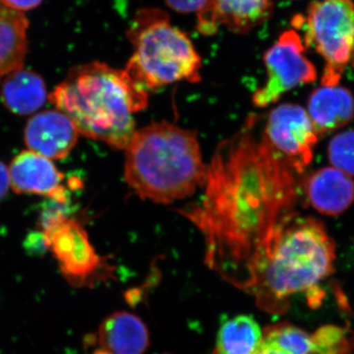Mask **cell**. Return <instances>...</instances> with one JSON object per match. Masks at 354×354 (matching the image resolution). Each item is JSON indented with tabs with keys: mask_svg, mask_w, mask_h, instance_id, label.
<instances>
[{
	"mask_svg": "<svg viewBox=\"0 0 354 354\" xmlns=\"http://www.w3.org/2000/svg\"><path fill=\"white\" fill-rule=\"evenodd\" d=\"M50 101L73 121L79 134L125 150L136 131L134 115L148 106L149 93L125 70L95 62L70 70Z\"/></svg>",
	"mask_w": 354,
	"mask_h": 354,
	"instance_id": "obj_3",
	"label": "cell"
},
{
	"mask_svg": "<svg viewBox=\"0 0 354 354\" xmlns=\"http://www.w3.org/2000/svg\"><path fill=\"white\" fill-rule=\"evenodd\" d=\"M308 115L318 136L348 124L354 118V97L341 86H323L311 93Z\"/></svg>",
	"mask_w": 354,
	"mask_h": 354,
	"instance_id": "obj_15",
	"label": "cell"
},
{
	"mask_svg": "<svg viewBox=\"0 0 354 354\" xmlns=\"http://www.w3.org/2000/svg\"><path fill=\"white\" fill-rule=\"evenodd\" d=\"M43 239L71 283H87L102 266L87 232L76 221L59 214L51 216L44 225Z\"/></svg>",
	"mask_w": 354,
	"mask_h": 354,
	"instance_id": "obj_8",
	"label": "cell"
},
{
	"mask_svg": "<svg viewBox=\"0 0 354 354\" xmlns=\"http://www.w3.org/2000/svg\"><path fill=\"white\" fill-rule=\"evenodd\" d=\"M293 26L304 29L305 43L323 57V86H337L354 57L353 0H314L306 17L295 16Z\"/></svg>",
	"mask_w": 354,
	"mask_h": 354,
	"instance_id": "obj_6",
	"label": "cell"
},
{
	"mask_svg": "<svg viewBox=\"0 0 354 354\" xmlns=\"http://www.w3.org/2000/svg\"><path fill=\"white\" fill-rule=\"evenodd\" d=\"M211 0H165L167 6L179 13H199Z\"/></svg>",
	"mask_w": 354,
	"mask_h": 354,
	"instance_id": "obj_20",
	"label": "cell"
},
{
	"mask_svg": "<svg viewBox=\"0 0 354 354\" xmlns=\"http://www.w3.org/2000/svg\"><path fill=\"white\" fill-rule=\"evenodd\" d=\"M328 158L335 169L354 176V129L339 133L330 139Z\"/></svg>",
	"mask_w": 354,
	"mask_h": 354,
	"instance_id": "obj_19",
	"label": "cell"
},
{
	"mask_svg": "<svg viewBox=\"0 0 354 354\" xmlns=\"http://www.w3.org/2000/svg\"><path fill=\"white\" fill-rule=\"evenodd\" d=\"M10 186L19 194H36L48 197L53 201H66L64 174L50 158L24 151L16 156L9 167Z\"/></svg>",
	"mask_w": 354,
	"mask_h": 354,
	"instance_id": "obj_12",
	"label": "cell"
},
{
	"mask_svg": "<svg viewBox=\"0 0 354 354\" xmlns=\"http://www.w3.org/2000/svg\"><path fill=\"white\" fill-rule=\"evenodd\" d=\"M262 341L263 330L253 317H232L221 325L213 354H257Z\"/></svg>",
	"mask_w": 354,
	"mask_h": 354,
	"instance_id": "obj_18",
	"label": "cell"
},
{
	"mask_svg": "<svg viewBox=\"0 0 354 354\" xmlns=\"http://www.w3.org/2000/svg\"><path fill=\"white\" fill-rule=\"evenodd\" d=\"M301 38L297 32L286 31L266 51L264 64L267 80L253 94V104L266 108L277 102L292 88L316 81L317 70L306 57Z\"/></svg>",
	"mask_w": 354,
	"mask_h": 354,
	"instance_id": "obj_7",
	"label": "cell"
},
{
	"mask_svg": "<svg viewBox=\"0 0 354 354\" xmlns=\"http://www.w3.org/2000/svg\"><path fill=\"white\" fill-rule=\"evenodd\" d=\"M78 136L73 121L58 109L32 116L24 133L25 143L30 151L50 160L66 158L75 147Z\"/></svg>",
	"mask_w": 354,
	"mask_h": 354,
	"instance_id": "obj_11",
	"label": "cell"
},
{
	"mask_svg": "<svg viewBox=\"0 0 354 354\" xmlns=\"http://www.w3.org/2000/svg\"><path fill=\"white\" fill-rule=\"evenodd\" d=\"M272 7V0H211L197 13V28L204 35L215 34L220 26L246 34L271 17Z\"/></svg>",
	"mask_w": 354,
	"mask_h": 354,
	"instance_id": "obj_10",
	"label": "cell"
},
{
	"mask_svg": "<svg viewBox=\"0 0 354 354\" xmlns=\"http://www.w3.org/2000/svg\"><path fill=\"white\" fill-rule=\"evenodd\" d=\"M263 136L297 174L313 160L319 139L308 113L295 104H279L272 109Z\"/></svg>",
	"mask_w": 354,
	"mask_h": 354,
	"instance_id": "obj_9",
	"label": "cell"
},
{
	"mask_svg": "<svg viewBox=\"0 0 354 354\" xmlns=\"http://www.w3.org/2000/svg\"><path fill=\"white\" fill-rule=\"evenodd\" d=\"M257 354H295V353H290V351H285V349L276 348V346H270V344H264V342H262V344H261L259 351H258Z\"/></svg>",
	"mask_w": 354,
	"mask_h": 354,
	"instance_id": "obj_23",
	"label": "cell"
},
{
	"mask_svg": "<svg viewBox=\"0 0 354 354\" xmlns=\"http://www.w3.org/2000/svg\"><path fill=\"white\" fill-rule=\"evenodd\" d=\"M100 351L95 354H143L150 335L141 318L129 312L111 314L99 330Z\"/></svg>",
	"mask_w": 354,
	"mask_h": 354,
	"instance_id": "obj_14",
	"label": "cell"
},
{
	"mask_svg": "<svg viewBox=\"0 0 354 354\" xmlns=\"http://www.w3.org/2000/svg\"><path fill=\"white\" fill-rule=\"evenodd\" d=\"M335 244L325 225L311 216H285L268 241L245 290L260 307L283 312L291 297L305 293L315 304L319 285L334 272Z\"/></svg>",
	"mask_w": 354,
	"mask_h": 354,
	"instance_id": "obj_2",
	"label": "cell"
},
{
	"mask_svg": "<svg viewBox=\"0 0 354 354\" xmlns=\"http://www.w3.org/2000/svg\"><path fill=\"white\" fill-rule=\"evenodd\" d=\"M250 114L223 140L207 165L204 195L177 209L204 237L206 264L246 290L270 237L293 212L295 171L265 137H258Z\"/></svg>",
	"mask_w": 354,
	"mask_h": 354,
	"instance_id": "obj_1",
	"label": "cell"
},
{
	"mask_svg": "<svg viewBox=\"0 0 354 354\" xmlns=\"http://www.w3.org/2000/svg\"><path fill=\"white\" fill-rule=\"evenodd\" d=\"M6 6L10 7L14 10L29 11L41 6L44 0H1Z\"/></svg>",
	"mask_w": 354,
	"mask_h": 354,
	"instance_id": "obj_21",
	"label": "cell"
},
{
	"mask_svg": "<svg viewBox=\"0 0 354 354\" xmlns=\"http://www.w3.org/2000/svg\"><path fill=\"white\" fill-rule=\"evenodd\" d=\"M29 21L0 0V78L21 69L28 50Z\"/></svg>",
	"mask_w": 354,
	"mask_h": 354,
	"instance_id": "obj_16",
	"label": "cell"
},
{
	"mask_svg": "<svg viewBox=\"0 0 354 354\" xmlns=\"http://www.w3.org/2000/svg\"><path fill=\"white\" fill-rule=\"evenodd\" d=\"M307 201L326 216H339L354 202V181L335 167H323L307 177L304 183Z\"/></svg>",
	"mask_w": 354,
	"mask_h": 354,
	"instance_id": "obj_13",
	"label": "cell"
},
{
	"mask_svg": "<svg viewBox=\"0 0 354 354\" xmlns=\"http://www.w3.org/2000/svg\"><path fill=\"white\" fill-rule=\"evenodd\" d=\"M127 38L134 51L124 70L147 93L169 84L201 81V57L189 37L171 24L165 11L140 10Z\"/></svg>",
	"mask_w": 354,
	"mask_h": 354,
	"instance_id": "obj_5",
	"label": "cell"
},
{
	"mask_svg": "<svg viewBox=\"0 0 354 354\" xmlns=\"http://www.w3.org/2000/svg\"><path fill=\"white\" fill-rule=\"evenodd\" d=\"M125 157V181L142 199L171 204L204 186L207 165L196 133L167 121L136 130Z\"/></svg>",
	"mask_w": 354,
	"mask_h": 354,
	"instance_id": "obj_4",
	"label": "cell"
},
{
	"mask_svg": "<svg viewBox=\"0 0 354 354\" xmlns=\"http://www.w3.org/2000/svg\"><path fill=\"white\" fill-rule=\"evenodd\" d=\"M9 186H10L9 169L3 162H0V200L6 196Z\"/></svg>",
	"mask_w": 354,
	"mask_h": 354,
	"instance_id": "obj_22",
	"label": "cell"
},
{
	"mask_svg": "<svg viewBox=\"0 0 354 354\" xmlns=\"http://www.w3.org/2000/svg\"><path fill=\"white\" fill-rule=\"evenodd\" d=\"M46 95L43 78L30 70H15L2 83V101L9 111L20 115L41 109L46 102Z\"/></svg>",
	"mask_w": 354,
	"mask_h": 354,
	"instance_id": "obj_17",
	"label": "cell"
}]
</instances>
